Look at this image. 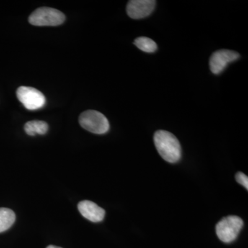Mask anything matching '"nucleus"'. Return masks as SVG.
<instances>
[{"label": "nucleus", "mask_w": 248, "mask_h": 248, "mask_svg": "<svg viewBox=\"0 0 248 248\" xmlns=\"http://www.w3.org/2000/svg\"><path fill=\"white\" fill-rule=\"evenodd\" d=\"M64 14L53 8L41 7L31 14L29 22L36 27H56L64 22Z\"/></svg>", "instance_id": "nucleus-2"}, {"label": "nucleus", "mask_w": 248, "mask_h": 248, "mask_svg": "<svg viewBox=\"0 0 248 248\" xmlns=\"http://www.w3.org/2000/svg\"><path fill=\"white\" fill-rule=\"evenodd\" d=\"M46 248H62L58 247V246H49Z\"/></svg>", "instance_id": "nucleus-13"}, {"label": "nucleus", "mask_w": 248, "mask_h": 248, "mask_svg": "<svg viewBox=\"0 0 248 248\" xmlns=\"http://www.w3.org/2000/svg\"><path fill=\"white\" fill-rule=\"evenodd\" d=\"M243 226L244 221L240 217L234 215L225 217L217 224V236L223 243L229 244L237 238Z\"/></svg>", "instance_id": "nucleus-3"}, {"label": "nucleus", "mask_w": 248, "mask_h": 248, "mask_svg": "<svg viewBox=\"0 0 248 248\" xmlns=\"http://www.w3.org/2000/svg\"><path fill=\"white\" fill-rule=\"evenodd\" d=\"M17 97L28 110H38L46 104L45 96L35 88L21 86L17 90Z\"/></svg>", "instance_id": "nucleus-5"}, {"label": "nucleus", "mask_w": 248, "mask_h": 248, "mask_svg": "<svg viewBox=\"0 0 248 248\" xmlns=\"http://www.w3.org/2000/svg\"><path fill=\"white\" fill-rule=\"evenodd\" d=\"M134 45L146 53H154L157 50V45L154 41L146 37H138L134 42Z\"/></svg>", "instance_id": "nucleus-11"}, {"label": "nucleus", "mask_w": 248, "mask_h": 248, "mask_svg": "<svg viewBox=\"0 0 248 248\" xmlns=\"http://www.w3.org/2000/svg\"><path fill=\"white\" fill-rule=\"evenodd\" d=\"M80 125L91 133L103 135L110 128L108 120L100 112L97 110H86L79 116Z\"/></svg>", "instance_id": "nucleus-4"}, {"label": "nucleus", "mask_w": 248, "mask_h": 248, "mask_svg": "<svg viewBox=\"0 0 248 248\" xmlns=\"http://www.w3.org/2000/svg\"><path fill=\"white\" fill-rule=\"evenodd\" d=\"M16 214L11 209L0 208V233L9 230L16 221Z\"/></svg>", "instance_id": "nucleus-10"}, {"label": "nucleus", "mask_w": 248, "mask_h": 248, "mask_svg": "<svg viewBox=\"0 0 248 248\" xmlns=\"http://www.w3.org/2000/svg\"><path fill=\"white\" fill-rule=\"evenodd\" d=\"M24 130L29 136H35L36 135H43L48 132V125L43 121H31L24 125Z\"/></svg>", "instance_id": "nucleus-9"}, {"label": "nucleus", "mask_w": 248, "mask_h": 248, "mask_svg": "<svg viewBox=\"0 0 248 248\" xmlns=\"http://www.w3.org/2000/svg\"><path fill=\"white\" fill-rule=\"evenodd\" d=\"M236 182L244 186L246 190H248V177L244 173L239 172L236 174Z\"/></svg>", "instance_id": "nucleus-12"}, {"label": "nucleus", "mask_w": 248, "mask_h": 248, "mask_svg": "<svg viewBox=\"0 0 248 248\" xmlns=\"http://www.w3.org/2000/svg\"><path fill=\"white\" fill-rule=\"evenodd\" d=\"M154 142L156 149L165 161L174 164L180 160L182 148L173 134L166 130H158L155 133Z\"/></svg>", "instance_id": "nucleus-1"}, {"label": "nucleus", "mask_w": 248, "mask_h": 248, "mask_svg": "<svg viewBox=\"0 0 248 248\" xmlns=\"http://www.w3.org/2000/svg\"><path fill=\"white\" fill-rule=\"evenodd\" d=\"M240 55L230 50H220L215 52L210 59V71L215 75H219L231 62L237 60Z\"/></svg>", "instance_id": "nucleus-6"}, {"label": "nucleus", "mask_w": 248, "mask_h": 248, "mask_svg": "<svg viewBox=\"0 0 248 248\" xmlns=\"http://www.w3.org/2000/svg\"><path fill=\"white\" fill-rule=\"evenodd\" d=\"M155 6L156 1L154 0H131L127 4V14L132 19H142L149 16Z\"/></svg>", "instance_id": "nucleus-7"}, {"label": "nucleus", "mask_w": 248, "mask_h": 248, "mask_svg": "<svg viewBox=\"0 0 248 248\" xmlns=\"http://www.w3.org/2000/svg\"><path fill=\"white\" fill-rule=\"evenodd\" d=\"M78 210L84 218L94 223L102 221L106 215L104 209L91 201L80 202L78 204Z\"/></svg>", "instance_id": "nucleus-8"}]
</instances>
